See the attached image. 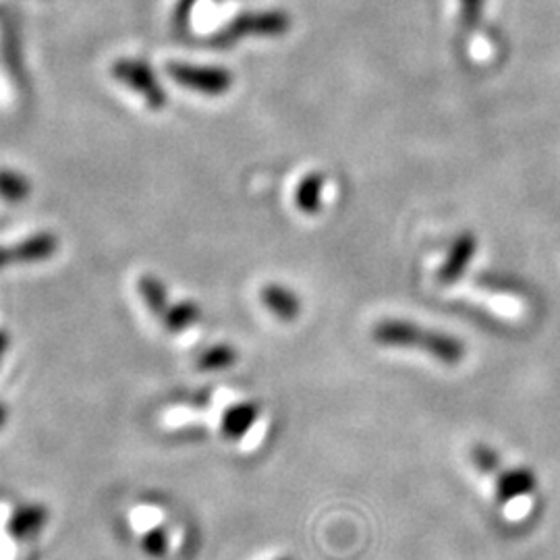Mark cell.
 I'll list each match as a JSON object with an SVG mask.
<instances>
[{"label":"cell","instance_id":"6da1fadb","mask_svg":"<svg viewBox=\"0 0 560 560\" xmlns=\"http://www.w3.org/2000/svg\"><path fill=\"white\" fill-rule=\"evenodd\" d=\"M372 338L382 347L422 349L445 365H459L468 356L463 340H459L457 336L430 331L405 320H384L374 326Z\"/></svg>","mask_w":560,"mask_h":560},{"label":"cell","instance_id":"7a4b0ae2","mask_svg":"<svg viewBox=\"0 0 560 560\" xmlns=\"http://www.w3.org/2000/svg\"><path fill=\"white\" fill-rule=\"evenodd\" d=\"M291 29V17L283 11H258L235 17L216 36V45L228 46L246 36H283Z\"/></svg>","mask_w":560,"mask_h":560},{"label":"cell","instance_id":"3957f363","mask_svg":"<svg viewBox=\"0 0 560 560\" xmlns=\"http://www.w3.org/2000/svg\"><path fill=\"white\" fill-rule=\"evenodd\" d=\"M112 75L114 79L137 91L152 111H162L166 107V91L162 90L154 71L148 63L123 59L112 65Z\"/></svg>","mask_w":560,"mask_h":560},{"label":"cell","instance_id":"277c9868","mask_svg":"<svg viewBox=\"0 0 560 560\" xmlns=\"http://www.w3.org/2000/svg\"><path fill=\"white\" fill-rule=\"evenodd\" d=\"M166 69L169 75L185 90L198 91L203 96H223L233 86V75L223 67L171 63Z\"/></svg>","mask_w":560,"mask_h":560},{"label":"cell","instance_id":"5b68a950","mask_svg":"<svg viewBox=\"0 0 560 560\" xmlns=\"http://www.w3.org/2000/svg\"><path fill=\"white\" fill-rule=\"evenodd\" d=\"M59 251V237L52 233H36L15 246L0 247V270L20 264H40Z\"/></svg>","mask_w":560,"mask_h":560},{"label":"cell","instance_id":"8992f818","mask_svg":"<svg viewBox=\"0 0 560 560\" xmlns=\"http://www.w3.org/2000/svg\"><path fill=\"white\" fill-rule=\"evenodd\" d=\"M536 488H538V475L530 468L517 465V468L502 470L496 475L494 496L498 505H509L517 498L536 493Z\"/></svg>","mask_w":560,"mask_h":560},{"label":"cell","instance_id":"52a82bcc","mask_svg":"<svg viewBox=\"0 0 560 560\" xmlns=\"http://www.w3.org/2000/svg\"><path fill=\"white\" fill-rule=\"evenodd\" d=\"M477 253V237L473 233H461L452 246L448 249L447 258L438 270V283L440 285H452L457 283L468 269Z\"/></svg>","mask_w":560,"mask_h":560},{"label":"cell","instance_id":"ba28073f","mask_svg":"<svg viewBox=\"0 0 560 560\" xmlns=\"http://www.w3.org/2000/svg\"><path fill=\"white\" fill-rule=\"evenodd\" d=\"M260 405L256 401H244V403L233 405L231 409H226L221 422V432L224 438L228 440H241L251 426L258 422L260 418Z\"/></svg>","mask_w":560,"mask_h":560},{"label":"cell","instance_id":"9c48e42d","mask_svg":"<svg viewBox=\"0 0 560 560\" xmlns=\"http://www.w3.org/2000/svg\"><path fill=\"white\" fill-rule=\"evenodd\" d=\"M262 303L264 308L281 318L283 322H293L297 315L301 314V301L297 297V293L291 291L289 287L283 285H266L262 289Z\"/></svg>","mask_w":560,"mask_h":560},{"label":"cell","instance_id":"30bf717a","mask_svg":"<svg viewBox=\"0 0 560 560\" xmlns=\"http://www.w3.org/2000/svg\"><path fill=\"white\" fill-rule=\"evenodd\" d=\"M326 187V177L322 173H310L299 181L295 189V206L299 212L314 216L322 210V196Z\"/></svg>","mask_w":560,"mask_h":560},{"label":"cell","instance_id":"8fae6325","mask_svg":"<svg viewBox=\"0 0 560 560\" xmlns=\"http://www.w3.org/2000/svg\"><path fill=\"white\" fill-rule=\"evenodd\" d=\"M46 519H48V513H46L45 507H40V505L20 507L9 521V530L17 539L34 538L42 532Z\"/></svg>","mask_w":560,"mask_h":560},{"label":"cell","instance_id":"7c38bea8","mask_svg":"<svg viewBox=\"0 0 560 560\" xmlns=\"http://www.w3.org/2000/svg\"><path fill=\"white\" fill-rule=\"evenodd\" d=\"M202 318V310L194 301H179L175 306H169V310L162 314V324L169 333L179 335L183 331L198 324Z\"/></svg>","mask_w":560,"mask_h":560},{"label":"cell","instance_id":"4fadbf2b","mask_svg":"<svg viewBox=\"0 0 560 560\" xmlns=\"http://www.w3.org/2000/svg\"><path fill=\"white\" fill-rule=\"evenodd\" d=\"M137 289H139V295H141V299H144V303L148 306V310L152 312V314L160 315L169 310V293H166V285L158 278V276H152V274H146V276H141L139 278V283H137Z\"/></svg>","mask_w":560,"mask_h":560},{"label":"cell","instance_id":"5bb4252c","mask_svg":"<svg viewBox=\"0 0 560 560\" xmlns=\"http://www.w3.org/2000/svg\"><path fill=\"white\" fill-rule=\"evenodd\" d=\"M237 359L239 356L231 345H214L200 353V358L196 359V365L200 372H221L235 365Z\"/></svg>","mask_w":560,"mask_h":560},{"label":"cell","instance_id":"9a60e30c","mask_svg":"<svg viewBox=\"0 0 560 560\" xmlns=\"http://www.w3.org/2000/svg\"><path fill=\"white\" fill-rule=\"evenodd\" d=\"M32 194V183L22 175L13 171H0V198L11 203H20L27 200Z\"/></svg>","mask_w":560,"mask_h":560},{"label":"cell","instance_id":"2e32d148","mask_svg":"<svg viewBox=\"0 0 560 560\" xmlns=\"http://www.w3.org/2000/svg\"><path fill=\"white\" fill-rule=\"evenodd\" d=\"M471 461L477 470L486 475H498L502 471V459L494 448L480 445L471 450Z\"/></svg>","mask_w":560,"mask_h":560},{"label":"cell","instance_id":"e0dca14e","mask_svg":"<svg viewBox=\"0 0 560 560\" xmlns=\"http://www.w3.org/2000/svg\"><path fill=\"white\" fill-rule=\"evenodd\" d=\"M144 550L148 557L152 559H164L169 555V538H166V532L162 527H154V530H148L146 536H144Z\"/></svg>","mask_w":560,"mask_h":560},{"label":"cell","instance_id":"ac0fdd59","mask_svg":"<svg viewBox=\"0 0 560 560\" xmlns=\"http://www.w3.org/2000/svg\"><path fill=\"white\" fill-rule=\"evenodd\" d=\"M482 11H484V0H461V22L465 29H473L480 20H482Z\"/></svg>","mask_w":560,"mask_h":560},{"label":"cell","instance_id":"d6986e66","mask_svg":"<svg viewBox=\"0 0 560 560\" xmlns=\"http://www.w3.org/2000/svg\"><path fill=\"white\" fill-rule=\"evenodd\" d=\"M9 345H11L9 333H7V331H0V361L4 359V356H7V351H9Z\"/></svg>","mask_w":560,"mask_h":560},{"label":"cell","instance_id":"ffe728a7","mask_svg":"<svg viewBox=\"0 0 560 560\" xmlns=\"http://www.w3.org/2000/svg\"><path fill=\"white\" fill-rule=\"evenodd\" d=\"M7 424V409L0 405V430Z\"/></svg>","mask_w":560,"mask_h":560},{"label":"cell","instance_id":"44dd1931","mask_svg":"<svg viewBox=\"0 0 560 560\" xmlns=\"http://www.w3.org/2000/svg\"><path fill=\"white\" fill-rule=\"evenodd\" d=\"M276 560H293V559H289V557H287V559H276Z\"/></svg>","mask_w":560,"mask_h":560}]
</instances>
